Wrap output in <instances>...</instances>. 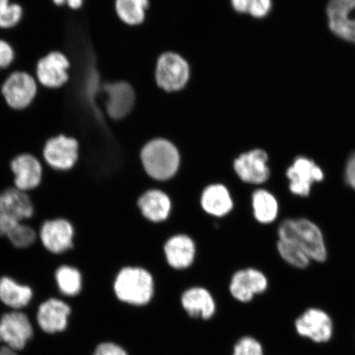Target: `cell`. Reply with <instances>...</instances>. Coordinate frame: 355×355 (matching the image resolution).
Wrapping results in <instances>:
<instances>
[{"label":"cell","instance_id":"1","mask_svg":"<svg viewBox=\"0 0 355 355\" xmlns=\"http://www.w3.org/2000/svg\"><path fill=\"white\" fill-rule=\"evenodd\" d=\"M279 239L295 244L311 260L325 261L327 252L321 230L307 219H288L279 226Z\"/></svg>","mask_w":355,"mask_h":355},{"label":"cell","instance_id":"2","mask_svg":"<svg viewBox=\"0 0 355 355\" xmlns=\"http://www.w3.org/2000/svg\"><path fill=\"white\" fill-rule=\"evenodd\" d=\"M140 157L146 174L155 180H170L179 170V150L166 139H157L148 141L141 149Z\"/></svg>","mask_w":355,"mask_h":355},{"label":"cell","instance_id":"3","mask_svg":"<svg viewBox=\"0 0 355 355\" xmlns=\"http://www.w3.org/2000/svg\"><path fill=\"white\" fill-rule=\"evenodd\" d=\"M154 279L148 270L128 266L121 270L114 282L117 299L128 304L144 306L154 295Z\"/></svg>","mask_w":355,"mask_h":355},{"label":"cell","instance_id":"4","mask_svg":"<svg viewBox=\"0 0 355 355\" xmlns=\"http://www.w3.org/2000/svg\"><path fill=\"white\" fill-rule=\"evenodd\" d=\"M38 91L37 79L25 70H16L8 74L0 88L8 107L17 112L28 109L37 98Z\"/></svg>","mask_w":355,"mask_h":355},{"label":"cell","instance_id":"5","mask_svg":"<svg viewBox=\"0 0 355 355\" xmlns=\"http://www.w3.org/2000/svg\"><path fill=\"white\" fill-rule=\"evenodd\" d=\"M300 338L316 345L331 343L335 336L336 325L331 315L320 308H309L293 322Z\"/></svg>","mask_w":355,"mask_h":355},{"label":"cell","instance_id":"6","mask_svg":"<svg viewBox=\"0 0 355 355\" xmlns=\"http://www.w3.org/2000/svg\"><path fill=\"white\" fill-rule=\"evenodd\" d=\"M71 66L69 58L64 52L51 51L37 60L35 66V78L39 85L57 90L69 82Z\"/></svg>","mask_w":355,"mask_h":355},{"label":"cell","instance_id":"7","mask_svg":"<svg viewBox=\"0 0 355 355\" xmlns=\"http://www.w3.org/2000/svg\"><path fill=\"white\" fill-rule=\"evenodd\" d=\"M155 81L164 91L182 90L189 82L190 67L187 61L175 53L167 52L159 56L155 67Z\"/></svg>","mask_w":355,"mask_h":355},{"label":"cell","instance_id":"8","mask_svg":"<svg viewBox=\"0 0 355 355\" xmlns=\"http://www.w3.org/2000/svg\"><path fill=\"white\" fill-rule=\"evenodd\" d=\"M42 155L44 162L54 170L69 171L78 161L79 143L73 137L56 135L44 144Z\"/></svg>","mask_w":355,"mask_h":355},{"label":"cell","instance_id":"9","mask_svg":"<svg viewBox=\"0 0 355 355\" xmlns=\"http://www.w3.org/2000/svg\"><path fill=\"white\" fill-rule=\"evenodd\" d=\"M33 328L29 318L24 313L3 314L0 318V343L15 352L24 349L33 338Z\"/></svg>","mask_w":355,"mask_h":355},{"label":"cell","instance_id":"10","mask_svg":"<svg viewBox=\"0 0 355 355\" xmlns=\"http://www.w3.org/2000/svg\"><path fill=\"white\" fill-rule=\"evenodd\" d=\"M328 26L336 37L355 44V0H329Z\"/></svg>","mask_w":355,"mask_h":355},{"label":"cell","instance_id":"11","mask_svg":"<svg viewBox=\"0 0 355 355\" xmlns=\"http://www.w3.org/2000/svg\"><path fill=\"white\" fill-rule=\"evenodd\" d=\"M74 228L71 222L64 218L49 220L40 230L42 245L53 254H61L73 246Z\"/></svg>","mask_w":355,"mask_h":355},{"label":"cell","instance_id":"12","mask_svg":"<svg viewBox=\"0 0 355 355\" xmlns=\"http://www.w3.org/2000/svg\"><path fill=\"white\" fill-rule=\"evenodd\" d=\"M268 155L261 149L243 153L234 159V171L242 181L248 184H261L268 181L270 168Z\"/></svg>","mask_w":355,"mask_h":355},{"label":"cell","instance_id":"13","mask_svg":"<svg viewBox=\"0 0 355 355\" xmlns=\"http://www.w3.org/2000/svg\"><path fill=\"white\" fill-rule=\"evenodd\" d=\"M286 176L290 180L291 193L301 197L309 196L313 183L324 179L322 168L312 159L304 157L295 159L292 166L288 167Z\"/></svg>","mask_w":355,"mask_h":355},{"label":"cell","instance_id":"14","mask_svg":"<svg viewBox=\"0 0 355 355\" xmlns=\"http://www.w3.org/2000/svg\"><path fill=\"white\" fill-rule=\"evenodd\" d=\"M268 287V278L259 270L248 268L235 272L230 282V291L241 303H250Z\"/></svg>","mask_w":355,"mask_h":355},{"label":"cell","instance_id":"15","mask_svg":"<svg viewBox=\"0 0 355 355\" xmlns=\"http://www.w3.org/2000/svg\"><path fill=\"white\" fill-rule=\"evenodd\" d=\"M11 171L15 178V187L24 192L33 191L42 184L43 168L35 155L24 153L17 155L10 163Z\"/></svg>","mask_w":355,"mask_h":355},{"label":"cell","instance_id":"16","mask_svg":"<svg viewBox=\"0 0 355 355\" xmlns=\"http://www.w3.org/2000/svg\"><path fill=\"white\" fill-rule=\"evenodd\" d=\"M104 91L107 96L106 112L111 119H123L131 112L135 103V93L130 84L125 82L105 84Z\"/></svg>","mask_w":355,"mask_h":355},{"label":"cell","instance_id":"17","mask_svg":"<svg viewBox=\"0 0 355 355\" xmlns=\"http://www.w3.org/2000/svg\"><path fill=\"white\" fill-rule=\"evenodd\" d=\"M71 308L65 302L58 299L44 301L37 311L38 325L50 334L63 331L68 326Z\"/></svg>","mask_w":355,"mask_h":355},{"label":"cell","instance_id":"18","mask_svg":"<svg viewBox=\"0 0 355 355\" xmlns=\"http://www.w3.org/2000/svg\"><path fill=\"white\" fill-rule=\"evenodd\" d=\"M0 213L19 222L29 220L34 215L33 202L24 191L8 188L0 193Z\"/></svg>","mask_w":355,"mask_h":355},{"label":"cell","instance_id":"19","mask_svg":"<svg viewBox=\"0 0 355 355\" xmlns=\"http://www.w3.org/2000/svg\"><path fill=\"white\" fill-rule=\"evenodd\" d=\"M164 252L171 268L182 270L193 264L196 256V246L188 235L178 234L166 243Z\"/></svg>","mask_w":355,"mask_h":355},{"label":"cell","instance_id":"20","mask_svg":"<svg viewBox=\"0 0 355 355\" xmlns=\"http://www.w3.org/2000/svg\"><path fill=\"white\" fill-rule=\"evenodd\" d=\"M181 304L191 318L208 320L216 313V303L211 293L202 287L186 291L181 297Z\"/></svg>","mask_w":355,"mask_h":355},{"label":"cell","instance_id":"21","mask_svg":"<svg viewBox=\"0 0 355 355\" xmlns=\"http://www.w3.org/2000/svg\"><path fill=\"white\" fill-rule=\"evenodd\" d=\"M141 214L150 221L161 222L166 220L171 211V201L161 190H148L137 202Z\"/></svg>","mask_w":355,"mask_h":355},{"label":"cell","instance_id":"22","mask_svg":"<svg viewBox=\"0 0 355 355\" xmlns=\"http://www.w3.org/2000/svg\"><path fill=\"white\" fill-rule=\"evenodd\" d=\"M201 206L207 214L222 217L232 210L234 203L227 188L224 185L215 184L203 190Z\"/></svg>","mask_w":355,"mask_h":355},{"label":"cell","instance_id":"23","mask_svg":"<svg viewBox=\"0 0 355 355\" xmlns=\"http://www.w3.org/2000/svg\"><path fill=\"white\" fill-rule=\"evenodd\" d=\"M33 297L32 288L21 285L11 277L0 278V300L8 307L16 310L25 308Z\"/></svg>","mask_w":355,"mask_h":355},{"label":"cell","instance_id":"24","mask_svg":"<svg viewBox=\"0 0 355 355\" xmlns=\"http://www.w3.org/2000/svg\"><path fill=\"white\" fill-rule=\"evenodd\" d=\"M252 209L256 220L270 224L278 215V202L273 195L265 189L256 190L252 197Z\"/></svg>","mask_w":355,"mask_h":355},{"label":"cell","instance_id":"25","mask_svg":"<svg viewBox=\"0 0 355 355\" xmlns=\"http://www.w3.org/2000/svg\"><path fill=\"white\" fill-rule=\"evenodd\" d=\"M149 0H115L114 8L119 19L130 26H137L145 20Z\"/></svg>","mask_w":355,"mask_h":355},{"label":"cell","instance_id":"26","mask_svg":"<svg viewBox=\"0 0 355 355\" xmlns=\"http://www.w3.org/2000/svg\"><path fill=\"white\" fill-rule=\"evenodd\" d=\"M55 282L60 291L65 296L73 297L82 291L83 277L77 268L71 266H61L58 268Z\"/></svg>","mask_w":355,"mask_h":355},{"label":"cell","instance_id":"27","mask_svg":"<svg viewBox=\"0 0 355 355\" xmlns=\"http://www.w3.org/2000/svg\"><path fill=\"white\" fill-rule=\"evenodd\" d=\"M24 10L21 4L10 0H0V29L15 28L24 19Z\"/></svg>","mask_w":355,"mask_h":355},{"label":"cell","instance_id":"28","mask_svg":"<svg viewBox=\"0 0 355 355\" xmlns=\"http://www.w3.org/2000/svg\"><path fill=\"white\" fill-rule=\"evenodd\" d=\"M234 10L248 13L255 19H263L272 8V0H230Z\"/></svg>","mask_w":355,"mask_h":355},{"label":"cell","instance_id":"29","mask_svg":"<svg viewBox=\"0 0 355 355\" xmlns=\"http://www.w3.org/2000/svg\"><path fill=\"white\" fill-rule=\"evenodd\" d=\"M277 250L282 259L295 268H305L310 263L309 257L300 248L290 242L279 239Z\"/></svg>","mask_w":355,"mask_h":355},{"label":"cell","instance_id":"30","mask_svg":"<svg viewBox=\"0 0 355 355\" xmlns=\"http://www.w3.org/2000/svg\"><path fill=\"white\" fill-rule=\"evenodd\" d=\"M7 238L13 247L25 250L32 247L37 241V234L32 226L21 222L8 234Z\"/></svg>","mask_w":355,"mask_h":355},{"label":"cell","instance_id":"31","mask_svg":"<svg viewBox=\"0 0 355 355\" xmlns=\"http://www.w3.org/2000/svg\"><path fill=\"white\" fill-rule=\"evenodd\" d=\"M232 355H265L263 345L254 336H246L234 345Z\"/></svg>","mask_w":355,"mask_h":355},{"label":"cell","instance_id":"32","mask_svg":"<svg viewBox=\"0 0 355 355\" xmlns=\"http://www.w3.org/2000/svg\"><path fill=\"white\" fill-rule=\"evenodd\" d=\"M15 60V47L6 40L0 38V71L10 68Z\"/></svg>","mask_w":355,"mask_h":355},{"label":"cell","instance_id":"33","mask_svg":"<svg viewBox=\"0 0 355 355\" xmlns=\"http://www.w3.org/2000/svg\"><path fill=\"white\" fill-rule=\"evenodd\" d=\"M93 355H128V353L121 345L104 343L97 346Z\"/></svg>","mask_w":355,"mask_h":355},{"label":"cell","instance_id":"34","mask_svg":"<svg viewBox=\"0 0 355 355\" xmlns=\"http://www.w3.org/2000/svg\"><path fill=\"white\" fill-rule=\"evenodd\" d=\"M19 223H21V222L17 221L10 216L0 213V237L7 238L8 234Z\"/></svg>","mask_w":355,"mask_h":355},{"label":"cell","instance_id":"35","mask_svg":"<svg viewBox=\"0 0 355 355\" xmlns=\"http://www.w3.org/2000/svg\"><path fill=\"white\" fill-rule=\"evenodd\" d=\"M345 180L350 187L355 189V153L350 157L346 165Z\"/></svg>","mask_w":355,"mask_h":355},{"label":"cell","instance_id":"36","mask_svg":"<svg viewBox=\"0 0 355 355\" xmlns=\"http://www.w3.org/2000/svg\"><path fill=\"white\" fill-rule=\"evenodd\" d=\"M57 7L67 6L71 10H78L83 6L84 0H52Z\"/></svg>","mask_w":355,"mask_h":355},{"label":"cell","instance_id":"37","mask_svg":"<svg viewBox=\"0 0 355 355\" xmlns=\"http://www.w3.org/2000/svg\"><path fill=\"white\" fill-rule=\"evenodd\" d=\"M0 355H17V354L15 350L3 346V347L0 348Z\"/></svg>","mask_w":355,"mask_h":355}]
</instances>
